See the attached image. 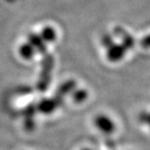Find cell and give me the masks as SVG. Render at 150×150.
<instances>
[{
	"mask_svg": "<svg viewBox=\"0 0 150 150\" xmlns=\"http://www.w3.org/2000/svg\"><path fill=\"white\" fill-rule=\"evenodd\" d=\"M94 125L104 135H111L116 130V123L110 117L105 114H100L96 116L94 120Z\"/></svg>",
	"mask_w": 150,
	"mask_h": 150,
	"instance_id": "1",
	"label": "cell"
},
{
	"mask_svg": "<svg viewBox=\"0 0 150 150\" xmlns=\"http://www.w3.org/2000/svg\"><path fill=\"white\" fill-rule=\"evenodd\" d=\"M127 51L125 45L122 44H116L114 42L112 45L107 47L106 57L110 62H119L125 58Z\"/></svg>",
	"mask_w": 150,
	"mask_h": 150,
	"instance_id": "2",
	"label": "cell"
},
{
	"mask_svg": "<svg viewBox=\"0 0 150 150\" xmlns=\"http://www.w3.org/2000/svg\"><path fill=\"white\" fill-rule=\"evenodd\" d=\"M57 102L53 100H49V99H45V100H42L39 105H38V110L42 112V113H45V114H50L52 113L53 110L56 109L57 107Z\"/></svg>",
	"mask_w": 150,
	"mask_h": 150,
	"instance_id": "3",
	"label": "cell"
},
{
	"mask_svg": "<svg viewBox=\"0 0 150 150\" xmlns=\"http://www.w3.org/2000/svg\"><path fill=\"white\" fill-rule=\"evenodd\" d=\"M19 53L24 59L29 60L35 56V49L33 47V45L27 42V44H24L21 45V47L19 48Z\"/></svg>",
	"mask_w": 150,
	"mask_h": 150,
	"instance_id": "4",
	"label": "cell"
},
{
	"mask_svg": "<svg viewBox=\"0 0 150 150\" xmlns=\"http://www.w3.org/2000/svg\"><path fill=\"white\" fill-rule=\"evenodd\" d=\"M40 37L44 42H52L56 39V32L51 26H46L42 30Z\"/></svg>",
	"mask_w": 150,
	"mask_h": 150,
	"instance_id": "5",
	"label": "cell"
},
{
	"mask_svg": "<svg viewBox=\"0 0 150 150\" xmlns=\"http://www.w3.org/2000/svg\"><path fill=\"white\" fill-rule=\"evenodd\" d=\"M29 44L33 45V47L35 50H38L40 52H45V42L42 40V38L35 34H32L29 35Z\"/></svg>",
	"mask_w": 150,
	"mask_h": 150,
	"instance_id": "6",
	"label": "cell"
},
{
	"mask_svg": "<svg viewBox=\"0 0 150 150\" xmlns=\"http://www.w3.org/2000/svg\"><path fill=\"white\" fill-rule=\"evenodd\" d=\"M138 120L150 130V110H143L138 115Z\"/></svg>",
	"mask_w": 150,
	"mask_h": 150,
	"instance_id": "7",
	"label": "cell"
},
{
	"mask_svg": "<svg viewBox=\"0 0 150 150\" xmlns=\"http://www.w3.org/2000/svg\"><path fill=\"white\" fill-rule=\"evenodd\" d=\"M88 97V93L86 91L84 90H77L75 91L74 93H73V100L74 101H76L78 103H81V102H83L84 100H86Z\"/></svg>",
	"mask_w": 150,
	"mask_h": 150,
	"instance_id": "8",
	"label": "cell"
},
{
	"mask_svg": "<svg viewBox=\"0 0 150 150\" xmlns=\"http://www.w3.org/2000/svg\"><path fill=\"white\" fill-rule=\"evenodd\" d=\"M74 87H75V83L73 81H67L64 84H62L59 90L62 94H65V93L72 91L74 89Z\"/></svg>",
	"mask_w": 150,
	"mask_h": 150,
	"instance_id": "9",
	"label": "cell"
},
{
	"mask_svg": "<svg viewBox=\"0 0 150 150\" xmlns=\"http://www.w3.org/2000/svg\"><path fill=\"white\" fill-rule=\"evenodd\" d=\"M140 45L145 49H150V34L146 35L141 39Z\"/></svg>",
	"mask_w": 150,
	"mask_h": 150,
	"instance_id": "10",
	"label": "cell"
},
{
	"mask_svg": "<svg viewBox=\"0 0 150 150\" xmlns=\"http://www.w3.org/2000/svg\"><path fill=\"white\" fill-rule=\"evenodd\" d=\"M81 150H91V149H90V148H83V149H81Z\"/></svg>",
	"mask_w": 150,
	"mask_h": 150,
	"instance_id": "11",
	"label": "cell"
}]
</instances>
